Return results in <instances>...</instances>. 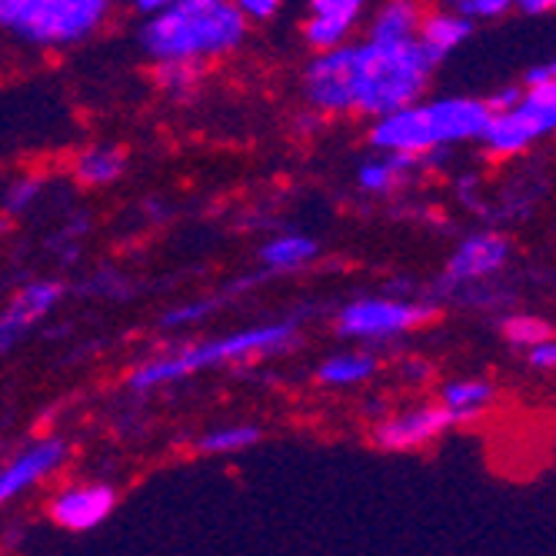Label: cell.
<instances>
[{"label": "cell", "mask_w": 556, "mask_h": 556, "mask_svg": "<svg viewBox=\"0 0 556 556\" xmlns=\"http://www.w3.org/2000/svg\"><path fill=\"white\" fill-rule=\"evenodd\" d=\"M250 34V21L233 0H174L154 17H143L137 47L150 64H217L233 58Z\"/></svg>", "instance_id": "6da1fadb"}, {"label": "cell", "mask_w": 556, "mask_h": 556, "mask_svg": "<svg viewBox=\"0 0 556 556\" xmlns=\"http://www.w3.org/2000/svg\"><path fill=\"white\" fill-rule=\"evenodd\" d=\"M300 343V324L296 320H270L257 327H243L233 333L207 337L180 343L167 353H157L143 364H137L127 374V390L134 393H154L161 387H174L193 374L220 370V367H247L270 357H283Z\"/></svg>", "instance_id": "7a4b0ae2"}, {"label": "cell", "mask_w": 556, "mask_h": 556, "mask_svg": "<svg viewBox=\"0 0 556 556\" xmlns=\"http://www.w3.org/2000/svg\"><path fill=\"white\" fill-rule=\"evenodd\" d=\"M490 100L486 97H424L410 108H400L387 117L370 121L367 143L387 154H403L427 164L433 154L443 150L480 143L486 124H490Z\"/></svg>", "instance_id": "3957f363"}, {"label": "cell", "mask_w": 556, "mask_h": 556, "mask_svg": "<svg viewBox=\"0 0 556 556\" xmlns=\"http://www.w3.org/2000/svg\"><path fill=\"white\" fill-rule=\"evenodd\" d=\"M437 64L417 40H350L353 117L377 121L427 97Z\"/></svg>", "instance_id": "277c9868"}, {"label": "cell", "mask_w": 556, "mask_h": 556, "mask_svg": "<svg viewBox=\"0 0 556 556\" xmlns=\"http://www.w3.org/2000/svg\"><path fill=\"white\" fill-rule=\"evenodd\" d=\"M117 0H0L4 30L34 50H71L108 27Z\"/></svg>", "instance_id": "5b68a950"}, {"label": "cell", "mask_w": 556, "mask_h": 556, "mask_svg": "<svg viewBox=\"0 0 556 556\" xmlns=\"http://www.w3.org/2000/svg\"><path fill=\"white\" fill-rule=\"evenodd\" d=\"M437 317V303L410 296H357L333 314V330L357 343H390L414 330H424Z\"/></svg>", "instance_id": "8992f818"}, {"label": "cell", "mask_w": 556, "mask_h": 556, "mask_svg": "<svg viewBox=\"0 0 556 556\" xmlns=\"http://www.w3.org/2000/svg\"><path fill=\"white\" fill-rule=\"evenodd\" d=\"M549 134H556V93L527 87V97L517 108L490 114L480 147L490 161H514Z\"/></svg>", "instance_id": "52a82bcc"}, {"label": "cell", "mask_w": 556, "mask_h": 556, "mask_svg": "<svg viewBox=\"0 0 556 556\" xmlns=\"http://www.w3.org/2000/svg\"><path fill=\"white\" fill-rule=\"evenodd\" d=\"M514 261V243L496 230H473L467 233L443 264L440 290L446 293H473L486 280L500 277Z\"/></svg>", "instance_id": "ba28073f"}, {"label": "cell", "mask_w": 556, "mask_h": 556, "mask_svg": "<svg viewBox=\"0 0 556 556\" xmlns=\"http://www.w3.org/2000/svg\"><path fill=\"white\" fill-rule=\"evenodd\" d=\"M117 486L104 480H77L61 486L47 500V520L64 533H90L100 523H108L117 510Z\"/></svg>", "instance_id": "9c48e42d"}, {"label": "cell", "mask_w": 556, "mask_h": 556, "mask_svg": "<svg viewBox=\"0 0 556 556\" xmlns=\"http://www.w3.org/2000/svg\"><path fill=\"white\" fill-rule=\"evenodd\" d=\"M67 457H71V446L64 437L50 433V437L30 440L4 464V470H0V500L14 503L17 496L37 490L67 464Z\"/></svg>", "instance_id": "30bf717a"}, {"label": "cell", "mask_w": 556, "mask_h": 556, "mask_svg": "<svg viewBox=\"0 0 556 556\" xmlns=\"http://www.w3.org/2000/svg\"><path fill=\"white\" fill-rule=\"evenodd\" d=\"M450 427H457V420H453L450 410L437 400V403H424V407H410V410L383 417L374 427L370 440L374 446L387 453H414L440 440Z\"/></svg>", "instance_id": "8fae6325"}, {"label": "cell", "mask_w": 556, "mask_h": 556, "mask_svg": "<svg viewBox=\"0 0 556 556\" xmlns=\"http://www.w3.org/2000/svg\"><path fill=\"white\" fill-rule=\"evenodd\" d=\"M374 8V0H307V17H303L300 37L311 47V54L333 50L353 40Z\"/></svg>", "instance_id": "7c38bea8"}, {"label": "cell", "mask_w": 556, "mask_h": 556, "mask_svg": "<svg viewBox=\"0 0 556 556\" xmlns=\"http://www.w3.org/2000/svg\"><path fill=\"white\" fill-rule=\"evenodd\" d=\"M61 296L64 287L58 280H27L24 287H17L4 314H0V346H4V353H11L17 340H24L40 320L54 314Z\"/></svg>", "instance_id": "4fadbf2b"}, {"label": "cell", "mask_w": 556, "mask_h": 556, "mask_svg": "<svg viewBox=\"0 0 556 556\" xmlns=\"http://www.w3.org/2000/svg\"><path fill=\"white\" fill-rule=\"evenodd\" d=\"M427 0H377L367 14L364 37L370 40H417L427 17Z\"/></svg>", "instance_id": "5bb4252c"}, {"label": "cell", "mask_w": 556, "mask_h": 556, "mask_svg": "<svg viewBox=\"0 0 556 556\" xmlns=\"http://www.w3.org/2000/svg\"><path fill=\"white\" fill-rule=\"evenodd\" d=\"M424 167L414 157L387 154V150H374V157L357 164V190L367 197H393L414 180V170Z\"/></svg>", "instance_id": "9a60e30c"}, {"label": "cell", "mask_w": 556, "mask_h": 556, "mask_svg": "<svg viewBox=\"0 0 556 556\" xmlns=\"http://www.w3.org/2000/svg\"><path fill=\"white\" fill-rule=\"evenodd\" d=\"M470 37H473V21L443 4L430 8L420 24V43L430 50L433 61H446L450 54H457Z\"/></svg>", "instance_id": "2e32d148"}, {"label": "cell", "mask_w": 556, "mask_h": 556, "mask_svg": "<svg viewBox=\"0 0 556 556\" xmlns=\"http://www.w3.org/2000/svg\"><path fill=\"white\" fill-rule=\"evenodd\" d=\"M496 400V387L486 377H457L440 387V403L457 424L480 420Z\"/></svg>", "instance_id": "e0dca14e"}, {"label": "cell", "mask_w": 556, "mask_h": 556, "mask_svg": "<svg viewBox=\"0 0 556 556\" xmlns=\"http://www.w3.org/2000/svg\"><path fill=\"white\" fill-rule=\"evenodd\" d=\"M127 170V150L117 147V143H93L87 150L74 157V180L80 187H90V190H104L111 184H117Z\"/></svg>", "instance_id": "ac0fdd59"}, {"label": "cell", "mask_w": 556, "mask_h": 556, "mask_svg": "<svg viewBox=\"0 0 556 556\" xmlns=\"http://www.w3.org/2000/svg\"><path fill=\"white\" fill-rule=\"evenodd\" d=\"M380 370L377 353L370 350H340L330 353L327 361L317 364V383L330 387V390H350V387H364L367 380H374Z\"/></svg>", "instance_id": "d6986e66"}, {"label": "cell", "mask_w": 556, "mask_h": 556, "mask_svg": "<svg viewBox=\"0 0 556 556\" xmlns=\"http://www.w3.org/2000/svg\"><path fill=\"white\" fill-rule=\"evenodd\" d=\"M320 257V243L307 233H277L261 247V267L267 274H296Z\"/></svg>", "instance_id": "ffe728a7"}, {"label": "cell", "mask_w": 556, "mask_h": 556, "mask_svg": "<svg viewBox=\"0 0 556 556\" xmlns=\"http://www.w3.org/2000/svg\"><path fill=\"white\" fill-rule=\"evenodd\" d=\"M261 437H264V430L257 424H227V427L207 430L197 440V450L207 453V457H233V453L257 446Z\"/></svg>", "instance_id": "44dd1931"}, {"label": "cell", "mask_w": 556, "mask_h": 556, "mask_svg": "<svg viewBox=\"0 0 556 556\" xmlns=\"http://www.w3.org/2000/svg\"><path fill=\"white\" fill-rule=\"evenodd\" d=\"M204 74H207L204 64H184V61L154 64V84H157L167 97H174V100L190 97L200 84H204Z\"/></svg>", "instance_id": "7402d4cb"}, {"label": "cell", "mask_w": 556, "mask_h": 556, "mask_svg": "<svg viewBox=\"0 0 556 556\" xmlns=\"http://www.w3.org/2000/svg\"><path fill=\"white\" fill-rule=\"evenodd\" d=\"M500 333H503V340H507L514 350L530 353L536 343L553 337V324L543 320V317H533V314H510V317L500 320Z\"/></svg>", "instance_id": "603a6c76"}, {"label": "cell", "mask_w": 556, "mask_h": 556, "mask_svg": "<svg viewBox=\"0 0 556 556\" xmlns=\"http://www.w3.org/2000/svg\"><path fill=\"white\" fill-rule=\"evenodd\" d=\"M440 4L470 17L473 24H490L514 11V0H440Z\"/></svg>", "instance_id": "cb8c5ba5"}, {"label": "cell", "mask_w": 556, "mask_h": 556, "mask_svg": "<svg viewBox=\"0 0 556 556\" xmlns=\"http://www.w3.org/2000/svg\"><path fill=\"white\" fill-rule=\"evenodd\" d=\"M220 307V296H200V300H190V303H180V307L167 311L161 317V327L167 330H177V327H197V324H204L214 311Z\"/></svg>", "instance_id": "d4e9b609"}, {"label": "cell", "mask_w": 556, "mask_h": 556, "mask_svg": "<svg viewBox=\"0 0 556 556\" xmlns=\"http://www.w3.org/2000/svg\"><path fill=\"white\" fill-rule=\"evenodd\" d=\"M43 190V180L34 177V174H21L17 180L8 184V193H4V211L8 214H24L34 207V200L40 197Z\"/></svg>", "instance_id": "484cf974"}, {"label": "cell", "mask_w": 556, "mask_h": 556, "mask_svg": "<svg viewBox=\"0 0 556 556\" xmlns=\"http://www.w3.org/2000/svg\"><path fill=\"white\" fill-rule=\"evenodd\" d=\"M233 4L240 8V14L250 21V24H267L280 14L283 0H233Z\"/></svg>", "instance_id": "4316f807"}, {"label": "cell", "mask_w": 556, "mask_h": 556, "mask_svg": "<svg viewBox=\"0 0 556 556\" xmlns=\"http://www.w3.org/2000/svg\"><path fill=\"white\" fill-rule=\"evenodd\" d=\"M527 361H530V367H536V370H543V374H556V333L546 337L543 343H536V346L527 353Z\"/></svg>", "instance_id": "83f0119b"}, {"label": "cell", "mask_w": 556, "mask_h": 556, "mask_svg": "<svg viewBox=\"0 0 556 556\" xmlns=\"http://www.w3.org/2000/svg\"><path fill=\"white\" fill-rule=\"evenodd\" d=\"M523 87H533V90H549V93H556V61H546V64L527 67V74H523Z\"/></svg>", "instance_id": "f1b7e54d"}, {"label": "cell", "mask_w": 556, "mask_h": 556, "mask_svg": "<svg viewBox=\"0 0 556 556\" xmlns=\"http://www.w3.org/2000/svg\"><path fill=\"white\" fill-rule=\"evenodd\" d=\"M523 97H527V87L523 84H507V87H500L496 93H490L486 100H490L493 111H510V108L520 104Z\"/></svg>", "instance_id": "f546056e"}, {"label": "cell", "mask_w": 556, "mask_h": 556, "mask_svg": "<svg viewBox=\"0 0 556 556\" xmlns=\"http://www.w3.org/2000/svg\"><path fill=\"white\" fill-rule=\"evenodd\" d=\"M514 11L527 17H546L556 14V0H514Z\"/></svg>", "instance_id": "4dcf8cb0"}, {"label": "cell", "mask_w": 556, "mask_h": 556, "mask_svg": "<svg viewBox=\"0 0 556 556\" xmlns=\"http://www.w3.org/2000/svg\"><path fill=\"white\" fill-rule=\"evenodd\" d=\"M121 4H127L130 11H137L140 17H154L161 11H167L174 0H121Z\"/></svg>", "instance_id": "1f68e13d"}]
</instances>
